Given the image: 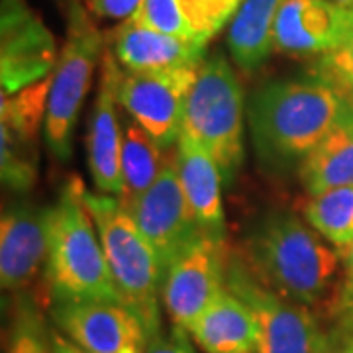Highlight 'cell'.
I'll list each match as a JSON object with an SVG mask.
<instances>
[{"label": "cell", "instance_id": "cell-27", "mask_svg": "<svg viewBox=\"0 0 353 353\" xmlns=\"http://www.w3.org/2000/svg\"><path fill=\"white\" fill-rule=\"evenodd\" d=\"M312 71L326 77L343 97L353 99V26L336 50L318 57Z\"/></svg>", "mask_w": 353, "mask_h": 353}, {"label": "cell", "instance_id": "cell-31", "mask_svg": "<svg viewBox=\"0 0 353 353\" xmlns=\"http://www.w3.org/2000/svg\"><path fill=\"white\" fill-rule=\"evenodd\" d=\"M332 345L328 353H353V330L341 334H330Z\"/></svg>", "mask_w": 353, "mask_h": 353}, {"label": "cell", "instance_id": "cell-1", "mask_svg": "<svg viewBox=\"0 0 353 353\" xmlns=\"http://www.w3.org/2000/svg\"><path fill=\"white\" fill-rule=\"evenodd\" d=\"M345 97L316 71L269 81L248 104V122L259 161L275 171L301 169L336 122Z\"/></svg>", "mask_w": 353, "mask_h": 353}, {"label": "cell", "instance_id": "cell-2", "mask_svg": "<svg viewBox=\"0 0 353 353\" xmlns=\"http://www.w3.org/2000/svg\"><path fill=\"white\" fill-rule=\"evenodd\" d=\"M241 257L263 285L306 306L324 299L340 261L314 228L290 210L261 216L250 228Z\"/></svg>", "mask_w": 353, "mask_h": 353}, {"label": "cell", "instance_id": "cell-30", "mask_svg": "<svg viewBox=\"0 0 353 353\" xmlns=\"http://www.w3.org/2000/svg\"><path fill=\"white\" fill-rule=\"evenodd\" d=\"M141 0H88L90 10L102 16V18H112V20H128L132 18L139 8Z\"/></svg>", "mask_w": 353, "mask_h": 353}, {"label": "cell", "instance_id": "cell-19", "mask_svg": "<svg viewBox=\"0 0 353 353\" xmlns=\"http://www.w3.org/2000/svg\"><path fill=\"white\" fill-rule=\"evenodd\" d=\"M189 334L204 353H255L257 347L253 312L228 287L194 320Z\"/></svg>", "mask_w": 353, "mask_h": 353}, {"label": "cell", "instance_id": "cell-20", "mask_svg": "<svg viewBox=\"0 0 353 353\" xmlns=\"http://www.w3.org/2000/svg\"><path fill=\"white\" fill-rule=\"evenodd\" d=\"M301 181L310 194L353 185V99L343 106L326 136L308 153L301 169Z\"/></svg>", "mask_w": 353, "mask_h": 353}, {"label": "cell", "instance_id": "cell-12", "mask_svg": "<svg viewBox=\"0 0 353 353\" xmlns=\"http://www.w3.org/2000/svg\"><path fill=\"white\" fill-rule=\"evenodd\" d=\"M53 328L88 353H145L148 334L139 318L122 303H51Z\"/></svg>", "mask_w": 353, "mask_h": 353}, {"label": "cell", "instance_id": "cell-15", "mask_svg": "<svg viewBox=\"0 0 353 353\" xmlns=\"http://www.w3.org/2000/svg\"><path fill=\"white\" fill-rule=\"evenodd\" d=\"M118 77L120 67L110 51L102 57V77L99 94L90 112L87 136V153L90 176L94 187L104 194H122V143L118 120Z\"/></svg>", "mask_w": 353, "mask_h": 353}, {"label": "cell", "instance_id": "cell-25", "mask_svg": "<svg viewBox=\"0 0 353 353\" xmlns=\"http://www.w3.org/2000/svg\"><path fill=\"white\" fill-rule=\"evenodd\" d=\"M176 4L189 26L190 36L208 43V39L234 18L241 0H176Z\"/></svg>", "mask_w": 353, "mask_h": 353}, {"label": "cell", "instance_id": "cell-13", "mask_svg": "<svg viewBox=\"0 0 353 353\" xmlns=\"http://www.w3.org/2000/svg\"><path fill=\"white\" fill-rule=\"evenodd\" d=\"M51 75L36 85L2 92V181L10 190L32 189L38 176L36 139L46 124Z\"/></svg>", "mask_w": 353, "mask_h": 353}, {"label": "cell", "instance_id": "cell-7", "mask_svg": "<svg viewBox=\"0 0 353 353\" xmlns=\"http://www.w3.org/2000/svg\"><path fill=\"white\" fill-rule=\"evenodd\" d=\"M226 287L250 306L257 324L255 353H328L330 332L310 306L269 289L250 271L241 255L230 253Z\"/></svg>", "mask_w": 353, "mask_h": 353}, {"label": "cell", "instance_id": "cell-21", "mask_svg": "<svg viewBox=\"0 0 353 353\" xmlns=\"http://www.w3.org/2000/svg\"><path fill=\"white\" fill-rule=\"evenodd\" d=\"M283 0H241L230 20L228 50L245 73L261 69L275 50V22Z\"/></svg>", "mask_w": 353, "mask_h": 353}, {"label": "cell", "instance_id": "cell-24", "mask_svg": "<svg viewBox=\"0 0 353 353\" xmlns=\"http://www.w3.org/2000/svg\"><path fill=\"white\" fill-rule=\"evenodd\" d=\"M6 353H55L53 328L28 289L14 292Z\"/></svg>", "mask_w": 353, "mask_h": 353}, {"label": "cell", "instance_id": "cell-26", "mask_svg": "<svg viewBox=\"0 0 353 353\" xmlns=\"http://www.w3.org/2000/svg\"><path fill=\"white\" fill-rule=\"evenodd\" d=\"M128 20L157 30V32H163V34L194 39L190 36L189 26L179 10L176 0H141L136 14Z\"/></svg>", "mask_w": 353, "mask_h": 353}, {"label": "cell", "instance_id": "cell-11", "mask_svg": "<svg viewBox=\"0 0 353 353\" xmlns=\"http://www.w3.org/2000/svg\"><path fill=\"white\" fill-rule=\"evenodd\" d=\"M51 32L26 0H2L0 79L2 92H16L50 77L57 63Z\"/></svg>", "mask_w": 353, "mask_h": 353}, {"label": "cell", "instance_id": "cell-8", "mask_svg": "<svg viewBox=\"0 0 353 353\" xmlns=\"http://www.w3.org/2000/svg\"><path fill=\"white\" fill-rule=\"evenodd\" d=\"M228 257L226 238L202 234L167 267L161 283V303L171 324L189 330L226 289Z\"/></svg>", "mask_w": 353, "mask_h": 353}, {"label": "cell", "instance_id": "cell-33", "mask_svg": "<svg viewBox=\"0 0 353 353\" xmlns=\"http://www.w3.org/2000/svg\"><path fill=\"white\" fill-rule=\"evenodd\" d=\"M334 2H338V4L343 6V8H350V10H353V0H334Z\"/></svg>", "mask_w": 353, "mask_h": 353}, {"label": "cell", "instance_id": "cell-28", "mask_svg": "<svg viewBox=\"0 0 353 353\" xmlns=\"http://www.w3.org/2000/svg\"><path fill=\"white\" fill-rule=\"evenodd\" d=\"M345 267V275L338 294L334 296L330 314L334 318V328L330 334H341L353 330V243L340 252Z\"/></svg>", "mask_w": 353, "mask_h": 353}, {"label": "cell", "instance_id": "cell-29", "mask_svg": "<svg viewBox=\"0 0 353 353\" xmlns=\"http://www.w3.org/2000/svg\"><path fill=\"white\" fill-rule=\"evenodd\" d=\"M192 336L189 330L181 328V326H171L169 332H159L148 340L145 353H196L194 345L190 340Z\"/></svg>", "mask_w": 353, "mask_h": 353}, {"label": "cell", "instance_id": "cell-6", "mask_svg": "<svg viewBox=\"0 0 353 353\" xmlns=\"http://www.w3.org/2000/svg\"><path fill=\"white\" fill-rule=\"evenodd\" d=\"M102 32L88 18L79 0L69 2L67 38L55 69L51 73L50 99L43 124V138L59 161L73 153V134L83 101L87 97L90 77L102 57Z\"/></svg>", "mask_w": 353, "mask_h": 353}, {"label": "cell", "instance_id": "cell-9", "mask_svg": "<svg viewBox=\"0 0 353 353\" xmlns=\"http://www.w3.org/2000/svg\"><path fill=\"white\" fill-rule=\"evenodd\" d=\"M126 208L150 241L163 275L167 267L204 234L185 199L176 173L175 153L167 155L163 169L152 187Z\"/></svg>", "mask_w": 353, "mask_h": 353}, {"label": "cell", "instance_id": "cell-4", "mask_svg": "<svg viewBox=\"0 0 353 353\" xmlns=\"http://www.w3.org/2000/svg\"><path fill=\"white\" fill-rule=\"evenodd\" d=\"M85 202L97 224L120 301L138 316L150 340L163 330L159 259L118 196L85 189Z\"/></svg>", "mask_w": 353, "mask_h": 353}, {"label": "cell", "instance_id": "cell-18", "mask_svg": "<svg viewBox=\"0 0 353 353\" xmlns=\"http://www.w3.org/2000/svg\"><path fill=\"white\" fill-rule=\"evenodd\" d=\"M175 165L179 181L196 224L204 234L226 238V220L222 206L224 176L216 161L194 141L179 136Z\"/></svg>", "mask_w": 353, "mask_h": 353}, {"label": "cell", "instance_id": "cell-17", "mask_svg": "<svg viewBox=\"0 0 353 353\" xmlns=\"http://www.w3.org/2000/svg\"><path fill=\"white\" fill-rule=\"evenodd\" d=\"M110 53L126 71H169L201 67L206 43L124 20L110 34Z\"/></svg>", "mask_w": 353, "mask_h": 353}, {"label": "cell", "instance_id": "cell-34", "mask_svg": "<svg viewBox=\"0 0 353 353\" xmlns=\"http://www.w3.org/2000/svg\"><path fill=\"white\" fill-rule=\"evenodd\" d=\"M59 2H67V4H69V2H73V0H59Z\"/></svg>", "mask_w": 353, "mask_h": 353}, {"label": "cell", "instance_id": "cell-3", "mask_svg": "<svg viewBox=\"0 0 353 353\" xmlns=\"http://www.w3.org/2000/svg\"><path fill=\"white\" fill-rule=\"evenodd\" d=\"M43 277L51 303H122L79 176L65 185L57 202L50 206Z\"/></svg>", "mask_w": 353, "mask_h": 353}, {"label": "cell", "instance_id": "cell-10", "mask_svg": "<svg viewBox=\"0 0 353 353\" xmlns=\"http://www.w3.org/2000/svg\"><path fill=\"white\" fill-rule=\"evenodd\" d=\"M199 67L169 71H122L118 77V101L128 114L157 139L165 150L176 143L183 112Z\"/></svg>", "mask_w": 353, "mask_h": 353}, {"label": "cell", "instance_id": "cell-22", "mask_svg": "<svg viewBox=\"0 0 353 353\" xmlns=\"http://www.w3.org/2000/svg\"><path fill=\"white\" fill-rule=\"evenodd\" d=\"M163 145L150 136L138 122H130L124 130L122 143V194L124 206L136 202L155 183L163 169Z\"/></svg>", "mask_w": 353, "mask_h": 353}, {"label": "cell", "instance_id": "cell-23", "mask_svg": "<svg viewBox=\"0 0 353 353\" xmlns=\"http://www.w3.org/2000/svg\"><path fill=\"white\" fill-rule=\"evenodd\" d=\"M304 220L330 241L338 253L353 243V185L310 194Z\"/></svg>", "mask_w": 353, "mask_h": 353}, {"label": "cell", "instance_id": "cell-16", "mask_svg": "<svg viewBox=\"0 0 353 353\" xmlns=\"http://www.w3.org/2000/svg\"><path fill=\"white\" fill-rule=\"evenodd\" d=\"M50 208L20 202L0 222V283L2 289L26 290L38 277L48 257Z\"/></svg>", "mask_w": 353, "mask_h": 353}, {"label": "cell", "instance_id": "cell-14", "mask_svg": "<svg viewBox=\"0 0 353 353\" xmlns=\"http://www.w3.org/2000/svg\"><path fill=\"white\" fill-rule=\"evenodd\" d=\"M353 26V10L334 0H283L275 50L290 57H320L336 50Z\"/></svg>", "mask_w": 353, "mask_h": 353}, {"label": "cell", "instance_id": "cell-5", "mask_svg": "<svg viewBox=\"0 0 353 353\" xmlns=\"http://www.w3.org/2000/svg\"><path fill=\"white\" fill-rule=\"evenodd\" d=\"M179 136L214 159L226 185L236 181L243 163V92L224 55L214 53L199 67Z\"/></svg>", "mask_w": 353, "mask_h": 353}, {"label": "cell", "instance_id": "cell-32", "mask_svg": "<svg viewBox=\"0 0 353 353\" xmlns=\"http://www.w3.org/2000/svg\"><path fill=\"white\" fill-rule=\"evenodd\" d=\"M53 347H55V353H88L75 345L71 340H67L63 334L55 328H53Z\"/></svg>", "mask_w": 353, "mask_h": 353}]
</instances>
